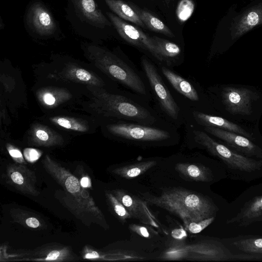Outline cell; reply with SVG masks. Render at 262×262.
I'll return each instance as SVG.
<instances>
[{
    "label": "cell",
    "instance_id": "cell-1",
    "mask_svg": "<svg viewBox=\"0 0 262 262\" xmlns=\"http://www.w3.org/2000/svg\"><path fill=\"white\" fill-rule=\"evenodd\" d=\"M78 108L105 122L125 121L146 125L169 122L153 108L144 98L119 88L89 87Z\"/></svg>",
    "mask_w": 262,
    "mask_h": 262
},
{
    "label": "cell",
    "instance_id": "cell-2",
    "mask_svg": "<svg viewBox=\"0 0 262 262\" xmlns=\"http://www.w3.org/2000/svg\"><path fill=\"white\" fill-rule=\"evenodd\" d=\"M44 169L64 190H57L55 198L75 217L90 226L92 223L109 229L105 216L77 177L46 155L42 161Z\"/></svg>",
    "mask_w": 262,
    "mask_h": 262
},
{
    "label": "cell",
    "instance_id": "cell-3",
    "mask_svg": "<svg viewBox=\"0 0 262 262\" xmlns=\"http://www.w3.org/2000/svg\"><path fill=\"white\" fill-rule=\"evenodd\" d=\"M36 81L75 86L88 92L89 87L118 88L91 63L67 56H54L48 62L33 66Z\"/></svg>",
    "mask_w": 262,
    "mask_h": 262
},
{
    "label": "cell",
    "instance_id": "cell-4",
    "mask_svg": "<svg viewBox=\"0 0 262 262\" xmlns=\"http://www.w3.org/2000/svg\"><path fill=\"white\" fill-rule=\"evenodd\" d=\"M185 123L187 141L220 160L227 178L246 182L262 178V159L242 155L216 141L200 126L188 121Z\"/></svg>",
    "mask_w": 262,
    "mask_h": 262
},
{
    "label": "cell",
    "instance_id": "cell-5",
    "mask_svg": "<svg viewBox=\"0 0 262 262\" xmlns=\"http://www.w3.org/2000/svg\"><path fill=\"white\" fill-rule=\"evenodd\" d=\"M142 199L179 216L185 229L191 222H199L210 217H216L220 207L209 196L184 188L166 189L160 195L140 192Z\"/></svg>",
    "mask_w": 262,
    "mask_h": 262
},
{
    "label": "cell",
    "instance_id": "cell-6",
    "mask_svg": "<svg viewBox=\"0 0 262 262\" xmlns=\"http://www.w3.org/2000/svg\"><path fill=\"white\" fill-rule=\"evenodd\" d=\"M83 51L89 62L110 80L150 101L151 94L147 80L129 61L95 45H84Z\"/></svg>",
    "mask_w": 262,
    "mask_h": 262
},
{
    "label": "cell",
    "instance_id": "cell-7",
    "mask_svg": "<svg viewBox=\"0 0 262 262\" xmlns=\"http://www.w3.org/2000/svg\"><path fill=\"white\" fill-rule=\"evenodd\" d=\"M100 128L109 139L140 146L174 144L180 138L178 128L170 122L146 125L115 121L103 123Z\"/></svg>",
    "mask_w": 262,
    "mask_h": 262
},
{
    "label": "cell",
    "instance_id": "cell-8",
    "mask_svg": "<svg viewBox=\"0 0 262 262\" xmlns=\"http://www.w3.org/2000/svg\"><path fill=\"white\" fill-rule=\"evenodd\" d=\"M32 92L44 114L78 108L88 92L57 83L36 81Z\"/></svg>",
    "mask_w": 262,
    "mask_h": 262
},
{
    "label": "cell",
    "instance_id": "cell-9",
    "mask_svg": "<svg viewBox=\"0 0 262 262\" xmlns=\"http://www.w3.org/2000/svg\"><path fill=\"white\" fill-rule=\"evenodd\" d=\"M141 65L151 92L164 118L177 128L185 123L186 108L175 99L161 77L157 66L146 56Z\"/></svg>",
    "mask_w": 262,
    "mask_h": 262
},
{
    "label": "cell",
    "instance_id": "cell-10",
    "mask_svg": "<svg viewBox=\"0 0 262 262\" xmlns=\"http://www.w3.org/2000/svg\"><path fill=\"white\" fill-rule=\"evenodd\" d=\"M227 225L249 226L262 221V182L245 189L229 204Z\"/></svg>",
    "mask_w": 262,
    "mask_h": 262
},
{
    "label": "cell",
    "instance_id": "cell-11",
    "mask_svg": "<svg viewBox=\"0 0 262 262\" xmlns=\"http://www.w3.org/2000/svg\"><path fill=\"white\" fill-rule=\"evenodd\" d=\"M37 119L73 136L92 134L100 126L99 121L91 115L79 114L72 111L44 114Z\"/></svg>",
    "mask_w": 262,
    "mask_h": 262
},
{
    "label": "cell",
    "instance_id": "cell-12",
    "mask_svg": "<svg viewBox=\"0 0 262 262\" xmlns=\"http://www.w3.org/2000/svg\"><path fill=\"white\" fill-rule=\"evenodd\" d=\"M69 137L70 135L38 120L30 124L24 139L31 146L55 148L66 145Z\"/></svg>",
    "mask_w": 262,
    "mask_h": 262
},
{
    "label": "cell",
    "instance_id": "cell-13",
    "mask_svg": "<svg viewBox=\"0 0 262 262\" xmlns=\"http://www.w3.org/2000/svg\"><path fill=\"white\" fill-rule=\"evenodd\" d=\"M107 15L121 38L129 44L146 52L161 64L160 58L150 36L112 13H107Z\"/></svg>",
    "mask_w": 262,
    "mask_h": 262
},
{
    "label": "cell",
    "instance_id": "cell-14",
    "mask_svg": "<svg viewBox=\"0 0 262 262\" xmlns=\"http://www.w3.org/2000/svg\"><path fill=\"white\" fill-rule=\"evenodd\" d=\"M201 127L209 135L222 140L225 145L238 153L248 157L262 159V147L250 139L240 134L217 127Z\"/></svg>",
    "mask_w": 262,
    "mask_h": 262
},
{
    "label": "cell",
    "instance_id": "cell-15",
    "mask_svg": "<svg viewBox=\"0 0 262 262\" xmlns=\"http://www.w3.org/2000/svg\"><path fill=\"white\" fill-rule=\"evenodd\" d=\"M5 179L9 186L22 193L33 196L40 194L36 187L37 179L35 173L25 164L17 163L8 164Z\"/></svg>",
    "mask_w": 262,
    "mask_h": 262
},
{
    "label": "cell",
    "instance_id": "cell-16",
    "mask_svg": "<svg viewBox=\"0 0 262 262\" xmlns=\"http://www.w3.org/2000/svg\"><path fill=\"white\" fill-rule=\"evenodd\" d=\"M222 101L226 109L233 115H249L252 104L259 96L250 89L234 87L224 88L221 92Z\"/></svg>",
    "mask_w": 262,
    "mask_h": 262
},
{
    "label": "cell",
    "instance_id": "cell-17",
    "mask_svg": "<svg viewBox=\"0 0 262 262\" xmlns=\"http://www.w3.org/2000/svg\"><path fill=\"white\" fill-rule=\"evenodd\" d=\"M176 170L183 179L191 181L213 182L227 178L224 167L215 168L201 163H178Z\"/></svg>",
    "mask_w": 262,
    "mask_h": 262
},
{
    "label": "cell",
    "instance_id": "cell-18",
    "mask_svg": "<svg viewBox=\"0 0 262 262\" xmlns=\"http://www.w3.org/2000/svg\"><path fill=\"white\" fill-rule=\"evenodd\" d=\"M111 191L125 206L132 218L138 220L144 225L159 227V222L144 200L123 189H117Z\"/></svg>",
    "mask_w": 262,
    "mask_h": 262
},
{
    "label": "cell",
    "instance_id": "cell-19",
    "mask_svg": "<svg viewBox=\"0 0 262 262\" xmlns=\"http://www.w3.org/2000/svg\"><path fill=\"white\" fill-rule=\"evenodd\" d=\"M159 67L161 73L172 87L188 101V108L198 110L201 95L196 84L162 64H160Z\"/></svg>",
    "mask_w": 262,
    "mask_h": 262
},
{
    "label": "cell",
    "instance_id": "cell-20",
    "mask_svg": "<svg viewBox=\"0 0 262 262\" xmlns=\"http://www.w3.org/2000/svg\"><path fill=\"white\" fill-rule=\"evenodd\" d=\"M185 121H188L201 127H214L232 132L243 135L253 141L254 140L251 133L238 125L222 117L209 115L199 110L187 108Z\"/></svg>",
    "mask_w": 262,
    "mask_h": 262
},
{
    "label": "cell",
    "instance_id": "cell-21",
    "mask_svg": "<svg viewBox=\"0 0 262 262\" xmlns=\"http://www.w3.org/2000/svg\"><path fill=\"white\" fill-rule=\"evenodd\" d=\"M21 260L40 261H71L79 259L67 246L58 243H50L38 247L25 254Z\"/></svg>",
    "mask_w": 262,
    "mask_h": 262
},
{
    "label": "cell",
    "instance_id": "cell-22",
    "mask_svg": "<svg viewBox=\"0 0 262 262\" xmlns=\"http://www.w3.org/2000/svg\"><path fill=\"white\" fill-rule=\"evenodd\" d=\"M28 21L33 30L41 35H50L56 30V24L48 10L36 3L30 8Z\"/></svg>",
    "mask_w": 262,
    "mask_h": 262
},
{
    "label": "cell",
    "instance_id": "cell-23",
    "mask_svg": "<svg viewBox=\"0 0 262 262\" xmlns=\"http://www.w3.org/2000/svg\"><path fill=\"white\" fill-rule=\"evenodd\" d=\"M150 37L160 58L161 64L168 68L182 64V50L178 45L156 36Z\"/></svg>",
    "mask_w": 262,
    "mask_h": 262
},
{
    "label": "cell",
    "instance_id": "cell-24",
    "mask_svg": "<svg viewBox=\"0 0 262 262\" xmlns=\"http://www.w3.org/2000/svg\"><path fill=\"white\" fill-rule=\"evenodd\" d=\"M73 1L76 8L90 23L100 28L111 25V23L103 14L94 0Z\"/></svg>",
    "mask_w": 262,
    "mask_h": 262
},
{
    "label": "cell",
    "instance_id": "cell-25",
    "mask_svg": "<svg viewBox=\"0 0 262 262\" xmlns=\"http://www.w3.org/2000/svg\"><path fill=\"white\" fill-rule=\"evenodd\" d=\"M225 239L227 241V244L238 253L262 254V236L240 235Z\"/></svg>",
    "mask_w": 262,
    "mask_h": 262
},
{
    "label": "cell",
    "instance_id": "cell-26",
    "mask_svg": "<svg viewBox=\"0 0 262 262\" xmlns=\"http://www.w3.org/2000/svg\"><path fill=\"white\" fill-rule=\"evenodd\" d=\"M10 215L13 222L24 227L34 230H40L47 227L45 220L38 214L21 208H12Z\"/></svg>",
    "mask_w": 262,
    "mask_h": 262
},
{
    "label": "cell",
    "instance_id": "cell-27",
    "mask_svg": "<svg viewBox=\"0 0 262 262\" xmlns=\"http://www.w3.org/2000/svg\"><path fill=\"white\" fill-rule=\"evenodd\" d=\"M130 6L135 11L146 27L149 30L162 34L169 37L173 38L174 35L171 30L160 19L149 12L142 9L135 5Z\"/></svg>",
    "mask_w": 262,
    "mask_h": 262
},
{
    "label": "cell",
    "instance_id": "cell-28",
    "mask_svg": "<svg viewBox=\"0 0 262 262\" xmlns=\"http://www.w3.org/2000/svg\"><path fill=\"white\" fill-rule=\"evenodd\" d=\"M120 18L145 28L146 27L132 7L122 0H104Z\"/></svg>",
    "mask_w": 262,
    "mask_h": 262
},
{
    "label": "cell",
    "instance_id": "cell-29",
    "mask_svg": "<svg viewBox=\"0 0 262 262\" xmlns=\"http://www.w3.org/2000/svg\"><path fill=\"white\" fill-rule=\"evenodd\" d=\"M157 164L154 160L135 163L118 167L112 170V173L127 179L137 177L150 169Z\"/></svg>",
    "mask_w": 262,
    "mask_h": 262
},
{
    "label": "cell",
    "instance_id": "cell-30",
    "mask_svg": "<svg viewBox=\"0 0 262 262\" xmlns=\"http://www.w3.org/2000/svg\"><path fill=\"white\" fill-rule=\"evenodd\" d=\"M105 196L106 202L114 215L121 222H125L131 215L123 204L113 194L112 191H105Z\"/></svg>",
    "mask_w": 262,
    "mask_h": 262
},
{
    "label": "cell",
    "instance_id": "cell-31",
    "mask_svg": "<svg viewBox=\"0 0 262 262\" xmlns=\"http://www.w3.org/2000/svg\"><path fill=\"white\" fill-rule=\"evenodd\" d=\"M194 9V4L192 0H181L179 2L176 14L181 22L187 20L192 15Z\"/></svg>",
    "mask_w": 262,
    "mask_h": 262
},
{
    "label": "cell",
    "instance_id": "cell-32",
    "mask_svg": "<svg viewBox=\"0 0 262 262\" xmlns=\"http://www.w3.org/2000/svg\"><path fill=\"white\" fill-rule=\"evenodd\" d=\"M106 255V254H104L98 250H96L89 245H85L81 252L82 258L84 259L95 260H108Z\"/></svg>",
    "mask_w": 262,
    "mask_h": 262
},
{
    "label": "cell",
    "instance_id": "cell-33",
    "mask_svg": "<svg viewBox=\"0 0 262 262\" xmlns=\"http://www.w3.org/2000/svg\"><path fill=\"white\" fill-rule=\"evenodd\" d=\"M215 219V217L213 216L201 221L191 222L189 224L186 230L191 233H199L213 222Z\"/></svg>",
    "mask_w": 262,
    "mask_h": 262
},
{
    "label": "cell",
    "instance_id": "cell-34",
    "mask_svg": "<svg viewBox=\"0 0 262 262\" xmlns=\"http://www.w3.org/2000/svg\"><path fill=\"white\" fill-rule=\"evenodd\" d=\"M6 148L9 155L15 163L26 165L27 163L24 156L17 147L10 143H7L6 144Z\"/></svg>",
    "mask_w": 262,
    "mask_h": 262
},
{
    "label": "cell",
    "instance_id": "cell-35",
    "mask_svg": "<svg viewBox=\"0 0 262 262\" xmlns=\"http://www.w3.org/2000/svg\"><path fill=\"white\" fill-rule=\"evenodd\" d=\"M76 172L78 174L80 184L85 189H92V182L90 177L84 172L82 167H77Z\"/></svg>",
    "mask_w": 262,
    "mask_h": 262
},
{
    "label": "cell",
    "instance_id": "cell-36",
    "mask_svg": "<svg viewBox=\"0 0 262 262\" xmlns=\"http://www.w3.org/2000/svg\"><path fill=\"white\" fill-rule=\"evenodd\" d=\"M41 156L40 150L33 148H26L24 150V156L25 160L29 163L36 162Z\"/></svg>",
    "mask_w": 262,
    "mask_h": 262
},
{
    "label": "cell",
    "instance_id": "cell-37",
    "mask_svg": "<svg viewBox=\"0 0 262 262\" xmlns=\"http://www.w3.org/2000/svg\"><path fill=\"white\" fill-rule=\"evenodd\" d=\"M129 228L141 236L144 237H150V233L148 232L147 228L144 226L133 224L129 226Z\"/></svg>",
    "mask_w": 262,
    "mask_h": 262
},
{
    "label": "cell",
    "instance_id": "cell-38",
    "mask_svg": "<svg viewBox=\"0 0 262 262\" xmlns=\"http://www.w3.org/2000/svg\"><path fill=\"white\" fill-rule=\"evenodd\" d=\"M259 21V15L254 11L250 12L246 18V24L249 26L256 25Z\"/></svg>",
    "mask_w": 262,
    "mask_h": 262
},
{
    "label": "cell",
    "instance_id": "cell-39",
    "mask_svg": "<svg viewBox=\"0 0 262 262\" xmlns=\"http://www.w3.org/2000/svg\"><path fill=\"white\" fill-rule=\"evenodd\" d=\"M172 236L176 239H182L186 236L185 232L182 229H176L171 232Z\"/></svg>",
    "mask_w": 262,
    "mask_h": 262
}]
</instances>
